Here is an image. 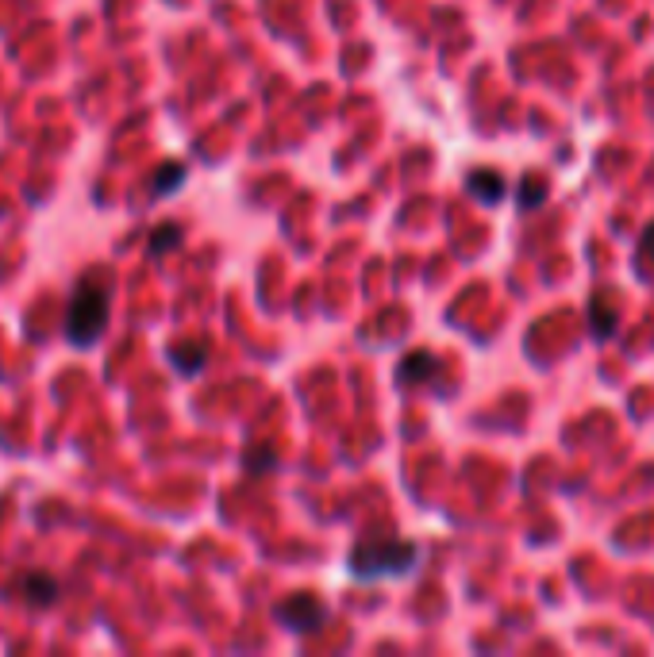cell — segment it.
I'll list each match as a JSON object with an SVG mask.
<instances>
[{
  "mask_svg": "<svg viewBox=\"0 0 654 657\" xmlns=\"http://www.w3.org/2000/svg\"><path fill=\"white\" fill-rule=\"evenodd\" d=\"M174 246H181V227H177V223H162V227L151 235L147 250H151V258H162V254L174 250Z\"/></svg>",
  "mask_w": 654,
  "mask_h": 657,
  "instance_id": "obj_9",
  "label": "cell"
},
{
  "mask_svg": "<svg viewBox=\"0 0 654 657\" xmlns=\"http://www.w3.org/2000/svg\"><path fill=\"white\" fill-rule=\"evenodd\" d=\"M274 615H277V623L289 627L293 634H312L327 623V604H320L316 596L301 592V596H289Z\"/></svg>",
  "mask_w": 654,
  "mask_h": 657,
  "instance_id": "obj_3",
  "label": "cell"
},
{
  "mask_svg": "<svg viewBox=\"0 0 654 657\" xmlns=\"http://www.w3.org/2000/svg\"><path fill=\"white\" fill-rule=\"evenodd\" d=\"M589 319H593V335L597 339H612V331H616V312H612V300L597 292L593 300H589Z\"/></svg>",
  "mask_w": 654,
  "mask_h": 657,
  "instance_id": "obj_5",
  "label": "cell"
},
{
  "mask_svg": "<svg viewBox=\"0 0 654 657\" xmlns=\"http://www.w3.org/2000/svg\"><path fill=\"white\" fill-rule=\"evenodd\" d=\"M643 254H654V227L643 235Z\"/></svg>",
  "mask_w": 654,
  "mask_h": 657,
  "instance_id": "obj_13",
  "label": "cell"
},
{
  "mask_svg": "<svg viewBox=\"0 0 654 657\" xmlns=\"http://www.w3.org/2000/svg\"><path fill=\"white\" fill-rule=\"evenodd\" d=\"M431 373H435V358H431V354H412V358H404L401 369H397L401 385H420V381H428Z\"/></svg>",
  "mask_w": 654,
  "mask_h": 657,
  "instance_id": "obj_7",
  "label": "cell"
},
{
  "mask_svg": "<svg viewBox=\"0 0 654 657\" xmlns=\"http://www.w3.org/2000/svg\"><path fill=\"white\" fill-rule=\"evenodd\" d=\"M181 181H185V166H181V162H166L162 170L154 173L151 193H154V196H170V193L177 189V185H181Z\"/></svg>",
  "mask_w": 654,
  "mask_h": 657,
  "instance_id": "obj_8",
  "label": "cell"
},
{
  "mask_svg": "<svg viewBox=\"0 0 654 657\" xmlns=\"http://www.w3.org/2000/svg\"><path fill=\"white\" fill-rule=\"evenodd\" d=\"M20 588H24V596L35 604V608H47V604L58 600V584H54L51 577H39V573H27Z\"/></svg>",
  "mask_w": 654,
  "mask_h": 657,
  "instance_id": "obj_6",
  "label": "cell"
},
{
  "mask_svg": "<svg viewBox=\"0 0 654 657\" xmlns=\"http://www.w3.org/2000/svg\"><path fill=\"white\" fill-rule=\"evenodd\" d=\"M274 465H277V454H274V450H254V454H247V473H254V477L270 473Z\"/></svg>",
  "mask_w": 654,
  "mask_h": 657,
  "instance_id": "obj_12",
  "label": "cell"
},
{
  "mask_svg": "<svg viewBox=\"0 0 654 657\" xmlns=\"http://www.w3.org/2000/svg\"><path fill=\"white\" fill-rule=\"evenodd\" d=\"M108 327V292L77 289L66 308V339L74 346H93Z\"/></svg>",
  "mask_w": 654,
  "mask_h": 657,
  "instance_id": "obj_2",
  "label": "cell"
},
{
  "mask_svg": "<svg viewBox=\"0 0 654 657\" xmlns=\"http://www.w3.org/2000/svg\"><path fill=\"white\" fill-rule=\"evenodd\" d=\"M543 196H547V185L535 177V181H524V185H520L516 204H520V208H539V204H543Z\"/></svg>",
  "mask_w": 654,
  "mask_h": 657,
  "instance_id": "obj_11",
  "label": "cell"
},
{
  "mask_svg": "<svg viewBox=\"0 0 654 657\" xmlns=\"http://www.w3.org/2000/svg\"><path fill=\"white\" fill-rule=\"evenodd\" d=\"M420 561V546L412 542H362L351 554V577L354 581H389L404 577Z\"/></svg>",
  "mask_w": 654,
  "mask_h": 657,
  "instance_id": "obj_1",
  "label": "cell"
},
{
  "mask_svg": "<svg viewBox=\"0 0 654 657\" xmlns=\"http://www.w3.org/2000/svg\"><path fill=\"white\" fill-rule=\"evenodd\" d=\"M466 189L478 196L481 204H497L504 196V181L493 170H474L466 177Z\"/></svg>",
  "mask_w": 654,
  "mask_h": 657,
  "instance_id": "obj_4",
  "label": "cell"
},
{
  "mask_svg": "<svg viewBox=\"0 0 654 657\" xmlns=\"http://www.w3.org/2000/svg\"><path fill=\"white\" fill-rule=\"evenodd\" d=\"M174 369L177 373H185V377H193V373H201L204 369V350L201 346H185V350H174Z\"/></svg>",
  "mask_w": 654,
  "mask_h": 657,
  "instance_id": "obj_10",
  "label": "cell"
}]
</instances>
